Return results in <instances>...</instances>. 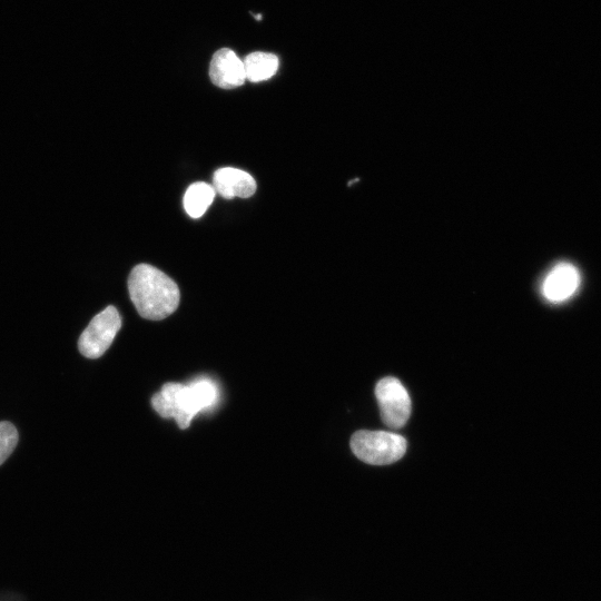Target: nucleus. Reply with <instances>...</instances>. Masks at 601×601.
I'll list each match as a JSON object with an SVG mask.
<instances>
[{
  "label": "nucleus",
  "mask_w": 601,
  "mask_h": 601,
  "mask_svg": "<svg viewBox=\"0 0 601 601\" xmlns=\"http://www.w3.org/2000/svg\"><path fill=\"white\" fill-rule=\"evenodd\" d=\"M128 290L138 314L147 319H164L179 305L177 284L164 272L148 264H139L132 268L128 277Z\"/></svg>",
  "instance_id": "nucleus-1"
},
{
  "label": "nucleus",
  "mask_w": 601,
  "mask_h": 601,
  "mask_svg": "<svg viewBox=\"0 0 601 601\" xmlns=\"http://www.w3.org/2000/svg\"><path fill=\"white\" fill-rule=\"evenodd\" d=\"M217 388L208 378H199L189 385L166 383L151 397L154 410L162 417H174L180 428H187L193 417L214 405Z\"/></svg>",
  "instance_id": "nucleus-2"
},
{
  "label": "nucleus",
  "mask_w": 601,
  "mask_h": 601,
  "mask_svg": "<svg viewBox=\"0 0 601 601\" xmlns=\"http://www.w3.org/2000/svg\"><path fill=\"white\" fill-rule=\"evenodd\" d=\"M353 453L363 462L386 465L398 461L406 451V440L386 431H358L351 439Z\"/></svg>",
  "instance_id": "nucleus-3"
},
{
  "label": "nucleus",
  "mask_w": 601,
  "mask_h": 601,
  "mask_svg": "<svg viewBox=\"0 0 601 601\" xmlns=\"http://www.w3.org/2000/svg\"><path fill=\"white\" fill-rule=\"evenodd\" d=\"M121 327V317L114 306L97 314L78 341L79 352L87 358L100 357L111 345Z\"/></svg>",
  "instance_id": "nucleus-4"
},
{
  "label": "nucleus",
  "mask_w": 601,
  "mask_h": 601,
  "mask_svg": "<svg viewBox=\"0 0 601 601\" xmlns=\"http://www.w3.org/2000/svg\"><path fill=\"white\" fill-rule=\"evenodd\" d=\"M382 421L391 428L402 427L411 414V398L395 377H384L375 386Z\"/></svg>",
  "instance_id": "nucleus-5"
},
{
  "label": "nucleus",
  "mask_w": 601,
  "mask_h": 601,
  "mask_svg": "<svg viewBox=\"0 0 601 601\" xmlns=\"http://www.w3.org/2000/svg\"><path fill=\"white\" fill-rule=\"evenodd\" d=\"M580 285V273L570 263L556 264L544 277L542 294L551 303H562L571 298Z\"/></svg>",
  "instance_id": "nucleus-6"
},
{
  "label": "nucleus",
  "mask_w": 601,
  "mask_h": 601,
  "mask_svg": "<svg viewBox=\"0 0 601 601\" xmlns=\"http://www.w3.org/2000/svg\"><path fill=\"white\" fill-rule=\"evenodd\" d=\"M209 77L214 85L223 89H233L246 79L244 62L228 48L217 50L209 65Z\"/></svg>",
  "instance_id": "nucleus-7"
},
{
  "label": "nucleus",
  "mask_w": 601,
  "mask_h": 601,
  "mask_svg": "<svg viewBox=\"0 0 601 601\" xmlns=\"http://www.w3.org/2000/svg\"><path fill=\"white\" fill-rule=\"evenodd\" d=\"M213 187L226 199L234 197L248 198L256 191V181L248 173L224 167L214 173Z\"/></svg>",
  "instance_id": "nucleus-8"
},
{
  "label": "nucleus",
  "mask_w": 601,
  "mask_h": 601,
  "mask_svg": "<svg viewBox=\"0 0 601 601\" xmlns=\"http://www.w3.org/2000/svg\"><path fill=\"white\" fill-rule=\"evenodd\" d=\"M246 79L259 82L272 78L278 69L276 55L263 51L252 52L243 60Z\"/></svg>",
  "instance_id": "nucleus-9"
},
{
  "label": "nucleus",
  "mask_w": 601,
  "mask_h": 601,
  "mask_svg": "<svg viewBox=\"0 0 601 601\" xmlns=\"http://www.w3.org/2000/svg\"><path fill=\"white\" fill-rule=\"evenodd\" d=\"M215 194L213 185L203 181L191 184L184 196L186 213L193 218H199L211 205Z\"/></svg>",
  "instance_id": "nucleus-10"
},
{
  "label": "nucleus",
  "mask_w": 601,
  "mask_h": 601,
  "mask_svg": "<svg viewBox=\"0 0 601 601\" xmlns=\"http://www.w3.org/2000/svg\"><path fill=\"white\" fill-rule=\"evenodd\" d=\"M18 443L16 427L7 421L0 422V465L9 457Z\"/></svg>",
  "instance_id": "nucleus-11"
}]
</instances>
